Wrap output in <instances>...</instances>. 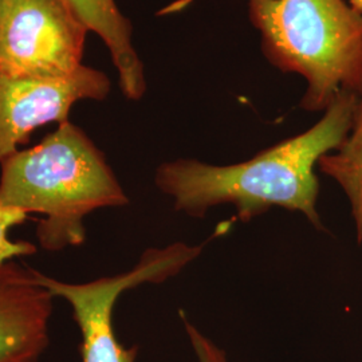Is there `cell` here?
Wrapping results in <instances>:
<instances>
[{"label": "cell", "mask_w": 362, "mask_h": 362, "mask_svg": "<svg viewBox=\"0 0 362 362\" xmlns=\"http://www.w3.org/2000/svg\"><path fill=\"white\" fill-rule=\"evenodd\" d=\"M357 98L353 93H339L311 128L247 161L230 165L194 158L165 161L156 169V187L172 199L177 212L191 218H203L211 208L227 204L247 223L276 207L300 212L313 227L322 230L315 167L345 140Z\"/></svg>", "instance_id": "obj_1"}, {"label": "cell", "mask_w": 362, "mask_h": 362, "mask_svg": "<svg viewBox=\"0 0 362 362\" xmlns=\"http://www.w3.org/2000/svg\"><path fill=\"white\" fill-rule=\"evenodd\" d=\"M0 167V206L42 214L37 238L50 252L82 246L83 219L93 211L129 204L101 149L70 121Z\"/></svg>", "instance_id": "obj_2"}, {"label": "cell", "mask_w": 362, "mask_h": 362, "mask_svg": "<svg viewBox=\"0 0 362 362\" xmlns=\"http://www.w3.org/2000/svg\"><path fill=\"white\" fill-rule=\"evenodd\" d=\"M267 61L306 81L300 107L325 112L342 91L362 94V13L345 0H248Z\"/></svg>", "instance_id": "obj_3"}, {"label": "cell", "mask_w": 362, "mask_h": 362, "mask_svg": "<svg viewBox=\"0 0 362 362\" xmlns=\"http://www.w3.org/2000/svg\"><path fill=\"white\" fill-rule=\"evenodd\" d=\"M203 247L176 242L164 248H148L130 272L85 284H66L37 270L34 274L39 285L71 306L81 332V362H134L140 348L122 346L115 333L113 310L118 298L130 288L176 276L202 254Z\"/></svg>", "instance_id": "obj_4"}, {"label": "cell", "mask_w": 362, "mask_h": 362, "mask_svg": "<svg viewBox=\"0 0 362 362\" xmlns=\"http://www.w3.org/2000/svg\"><path fill=\"white\" fill-rule=\"evenodd\" d=\"M88 33L65 0H0V73L70 76L83 65Z\"/></svg>", "instance_id": "obj_5"}, {"label": "cell", "mask_w": 362, "mask_h": 362, "mask_svg": "<svg viewBox=\"0 0 362 362\" xmlns=\"http://www.w3.org/2000/svg\"><path fill=\"white\" fill-rule=\"evenodd\" d=\"M112 82L104 71L82 65L70 76L8 77L0 73V163L18 152L33 132L69 121L78 101H104Z\"/></svg>", "instance_id": "obj_6"}, {"label": "cell", "mask_w": 362, "mask_h": 362, "mask_svg": "<svg viewBox=\"0 0 362 362\" xmlns=\"http://www.w3.org/2000/svg\"><path fill=\"white\" fill-rule=\"evenodd\" d=\"M54 298L34 269L0 264V362H39L50 344Z\"/></svg>", "instance_id": "obj_7"}, {"label": "cell", "mask_w": 362, "mask_h": 362, "mask_svg": "<svg viewBox=\"0 0 362 362\" xmlns=\"http://www.w3.org/2000/svg\"><path fill=\"white\" fill-rule=\"evenodd\" d=\"M88 31L103 39L118 74V85L130 101L146 91L143 61L133 46V27L115 0H65Z\"/></svg>", "instance_id": "obj_8"}, {"label": "cell", "mask_w": 362, "mask_h": 362, "mask_svg": "<svg viewBox=\"0 0 362 362\" xmlns=\"http://www.w3.org/2000/svg\"><path fill=\"white\" fill-rule=\"evenodd\" d=\"M318 169L346 194L357 240L362 245V94L357 98L349 133L336 151L321 157Z\"/></svg>", "instance_id": "obj_9"}, {"label": "cell", "mask_w": 362, "mask_h": 362, "mask_svg": "<svg viewBox=\"0 0 362 362\" xmlns=\"http://www.w3.org/2000/svg\"><path fill=\"white\" fill-rule=\"evenodd\" d=\"M27 215L28 214L25 211L0 206V264L18 257L31 255L37 251L35 246L28 242L10 239V231L13 227L25 223Z\"/></svg>", "instance_id": "obj_10"}, {"label": "cell", "mask_w": 362, "mask_h": 362, "mask_svg": "<svg viewBox=\"0 0 362 362\" xmlns=\"http://www.w3.org/2000/svg\"><path fill=\"white\" fill-rule=\"evenodd\" d=\"M181 320L197 362H231L227 353L181 313Z\"/></svg>", "instance_id": "obj_11"}, {"label": "cell", "mask_w": 362, "mask_h": 362, "mask_svg": "<svg viewBox=\"0 0 362 362\" xmlns=\"http://www.w3.org/2000/svg\"><path fill=\"white\" fill-rule=\"evenodd\" d=\"M350 6L362 13V0H349Z\"/></svg>", "instance_id": "obj_12"}]
</instances>
